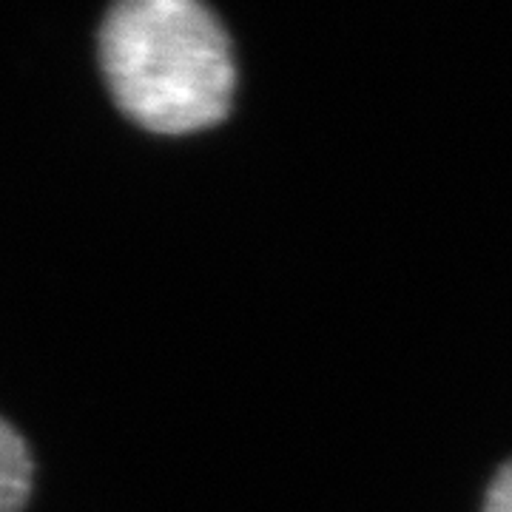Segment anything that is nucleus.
Listing matches in <instances>:
<instances>
[{
    "label": "nucleus",
    "mask_w": 512,
    "mask_h": 512,
    "mask_svg": "<svg viewBox=\"0 0 512 512\" xmlns=\"http://www.w3.org/2000/svg\"><path fill=\"white\" fill-rule=\"evenodd\" d=\"M97 66L114 109L154 137L200 134L234 111V40L200 0L109 6L97 26Z\"/></svg>",
    "instance_id": "obj_1"
},
{
    "label": "nucleus",
    "mask_w": 512,
    "mask_h": 512,
    "mask_svg": "<svg viewBox=\"0 0 512 512\" xmlns=\"http://www.w3.org/2000/svg\"><path fill=\"white\" fill-rule=\"evenodd\" d=\"M35 490V456L15 424L0 416V512H23Z\"/></svg>",
    "instance_id": "obj_2"
},
{
    "label": "nucleus",
    "mask_w": 512,
    "mask_h": 512,
    "mask_svg": "<svg viewBox=\"0 0 512 512\" xmlns=\"http://www.w3.org/2000/svg\"><path fill=\"white\" fill-rule=\"evenodd\" d=\"M484 512H512V458L498 467V473L490 481Z\"/></svg>",
    "instance_id": "obj_3"
}]
</instances>
